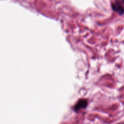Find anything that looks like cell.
<instances>
[{"instance_id": "2", "label": "cell", "mask_w": 124, "mask_h": 124, "mask_svg": "<svg viewBox=\"0 0 124 124\" xmlns=\"http://www.w3.org/2000/svg\"><path fill=\"white\" fill-rule=\"evenodd\" d=\"M112 8L114 11H116V12H117L120 15L122 14L124 12V9L122 6L121 5H120L119 3H116L113 4L112 5Z\"/></svg>"}, {"instance_id": "3", "label": "cell", "mask_w": 124, "mask_h": 124, "mask_svg": "<svg viewBox=\"0 0 124 124\" xmlns=\"http://www.w3.org/2000/svg\"><path fill=\"white\" fill-rule=\"evenodd\" d=\"M123 1H124V0H123Z\"/></svg>"}, {"instance_id": "1", "label": "cell", "mask_w": 124, "mask_h": 124, "mask_svg": "<svg viewBox=\"0 0 124 124\" xmlns=\"http://www.w3.org/2000/svg\"><path fill=\"white\" fill-rule=\"evenodd\" d=\"M87 105V101L86 99H81L78 101L75 106V110H78L81 108H84Z\"/></svg>"}]
</instances>
